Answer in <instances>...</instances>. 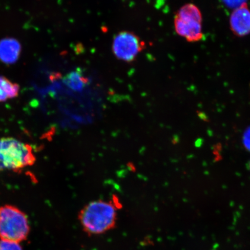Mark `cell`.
<instances>
[{"label":"cell","mask_w":250,"mask_h":250,"mask_svg":"<svg viewBox=\"0 0 250 250\" xmlns=\"http://www.w3.org/2000/svg\"><path fill=\"white\" fill-rule=\"evenodd\" d=\"M245 143L246 147L250 149V129L246 133L245 137Z\"/></svg>","instance_id":"10"},{"label":"cell","mask_w":250,"mask_h":250,"mask_svg":"<svg viewBox=\"0 0 250 250\" xmlns=\"http://www.w3.org/2000/svg\"><path fill=\"white\" fill-rule=\"evenodd\" d=\"M20 92V86L4 76H0V103L5 102L17 98Z\"/></svg>","instance_id":"8"},{"label":"cell","mask_w":250,"mask_h":250,"mask_svg":"<svg viewBox=\"0 0 250 250\" xmlns=\"http://www.w3.org/2000/svg\"><path fill=\"white\" fill-rule=\"evenodd\" d=\"M21 45L13 38H5L0 41V61L6 64H13L20 57Z\"/></svg>","instance_id":"7"},{"label":"cell","mask_w":250,"mask_h":250,"mask_svg":"<svg viewBox=\"0 0 250 250\" xmlns=\"http://www.w3.org/2000/svg\"><path fill=\"white\" fill-rule=\"evenodd\" d=\"M145 43L136 34L130 31H121L113 40L112 50L116 58L126 62L135 60L145 48Z\"/></svg>","instance_id":"5"},{"label":"cell","mask_w":250,"mask_h":250,"mask_svg":"<svg viewBox=\"0 0 250 250\" xmlns=\"http://www.w3.org/2000/svg\"><path fill=\"white\" fill-rule=\"evenodd\" d=\"M29 233V222L24 212L12 205L0 207V239L21 243Z\"/></svg>","instance_id":"3"},{"label":"cell","mask_w":250,"mask_h":250,"mask_svg":"<svg viewBox=\"0 0 250 250\" xmlns=\"http://www.w3.org/2000/svg\"><path fill=\"white\" fill-rule=\"evenodd\" d=\"M34 150L29 144L14 137L0 139V173L19 171L36 163Z\"/></svg>","instance_id":"2"},{"label":"cell","mask_w":250,"mask_h":250,"mask_svg":"<svg viewBox=\"0 0 250 250\" xmlns=\"http://www.w3.org/2000/svg\"><path fill=\"white\" fill-rule=\"evenodd\" d=\"M120 208L116 198L109 201L98 200L86 205L80 211L78 219L85 232L89 235H98L116 226L117 211Z\"/></svg>","instance_id":"1"},{"label":"cell","mask_w":250,"mask_h":250,"mask_svg":"<svg viewBox=\"0 0 250 250\" xmlns=\"http://www.w3.org/2000/svg\"><path fill=\"white\" fill-rule=\"evenodd\" d=\"M202 15L196 9H180L174 19L176 33L190 42H198L202 38Z\"/></svg>","instance_id":"4"},{"label":"cell","mask_w":250,"mask_h":250,"mask_svg":"<svg viewBox=\"0 0 250 250\" xmlns=\"http://www.w3.org/2000/svg\"><path fill=\"white\" fill-rule=\"evenodd\" d=\"M230 26L236 35L244 36L250 33V11L245 4L234 10L231 15Z\"/></svg>","instance_id":"6"},{"label":"cell","mask_w":250,"mask_h":250,"mask_svg":"<svg viewBox=\"0 0 250 250\" xmlns=\"http://www.w3.org/2000/svg\"><path fill=\"white\" fill-rule=\"evenodd\" d=\"M0 250H23L20 243L0 239Z\"/></svg>","instance_id":"9"}]
</instances>
